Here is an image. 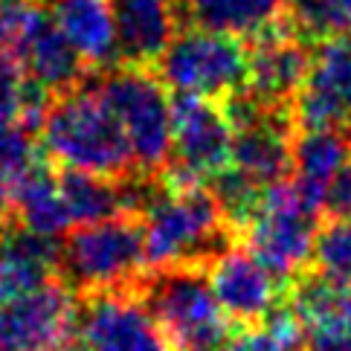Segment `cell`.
Here are the masks:
<instances>
[{
  "label": "cell",
  "mask_w": 351,
  "mask_h": 351,
  "mask_svg": "<svg viewBox=\"0 0 351 351\" xmlns=\"http://www.w3.org/2000/svg\"><path fill=\"white\" fill-rule=\"evenodd\" d=\"M44 6L90 70L119 64L117 21L110 0H44Z\"/></svg>",
  "instance_id": "cell-16"
},
{
  "label": "cell",
  "mask_w": 351,
  "mask_h": 351,
  "mask_svg": "<svg viewBox=\"0 0 351 351\" xmlns=\"http://www.w3.org/2000/svg\"><path fill=\"white\" fill-rule=\"evenodd\" d=\"M93 79L131 145L136 171L143 178H160L171 160L174 108L169 87L152 67L134 64L93 70Z\"/></svg>",
  "instance_id": "cell-5"
},
{
  "label": "cell",
  "mask_w": 351,
  "mask_h": 351,
  "mask_svg": "<svg viewBox=\"0 0 351 351\" xmlns=\"http://www.w3.org/2000/svg\"><path fill=\"white\" fill-rule=\"evenodd\" d=\"M140 221L152 270H209L221 253L238 244V232L204 183H180L160 174L140 209Z\"/></svg>",
  "instance_id": "cell-1"
},
{
  "label": "cell",
  "mask_w": 351,
  "mask_h": 351,
  "mask_svg": "<svg viewBox=\"0 0 351 351\" xmlns=\"http://www.w3.org/2000/svg\"><path fill=\"white\" fill-rule=\"evenodd\" d=\"M79 334V296L56 276L0 302V351H67Z\"/></svg>",
  "instance_id": "cell-10"
},
{
  "label": "cell",
  "mask_w": 351,
  "mask_h": 351,
  "mask_svg": "<svg viewBox=\"0 0 351 351\" xmlns=\"http://www.w3.org/2000/svg\"><path fill=\"white\" fill-rule=\"evenodd\" d=\"M305 334L293 311L282 305L279 311L258 325H247L232 334L227 351H302Z\"/></svg>",
  "instance_id": "cell-23"
},
{
  "label": "cell",
  "mask_w": 351,
  "mask_h": 351,
  "mask_svg": "<svg viewBox=\"0 0 351 351\" xmlns=\"http://www.w3.org/2000/svg\"><path fill=\"white\" fill-rule=\"evenodd\" d=\"M49 93L35 87L18 64V58H0V122H27L38 128Z\"/></svg>",
  "instance_id": "cell-22"
},
{
  "label": "cell",
  "mask_w": 351,
  "mask_h": 351,
  "mask_svg": "<svg viewBox=\"0 0 351 351\" xmlns=\"http://www.w3.org/2000/svg\"><path fill=\"white\" fill-rule=\"evenodd\" d=\"M311 270L351 285V218H328L313 238Z\"/></svg>",
  "instance_id": "cell-24"
},
{
  "label": "cell",
  "mask_w": 351,
  "mask_h": 351,
  "mask_svg": "<svg viewBox=\"0 0 351 351\" xmlns=\"http://www.w3.org/2000/svg\"><path fill=\"white\" fill-rule=\"evenodd\" d=\"M9 223L29 230L35 235L56 238V241H61L67 235V230L73 227L67 200H64V192H61L58 171L49 160H41L38 169L23 183Z\"/></svg>",
  "instance_id": "cell-18"
},
{
  "label": "cell",
  "mask_w": 351,
  "mask_h": 351,
  "mask_svg": "<svg viewBox=\"0 0 351 351\" xmlns=\"http://www.w3.org/2000/svg\"><path fill=\"white\" fill-rule=\"evenodd\" d=\"M206 276L235 328L265 322L285 305L287 287L244 244H232L227 253H221Z\"/></svg>",
  "instance_id": "cell-13"
},
{
  "label": "cell",
  "mask_w": 351,
  "mask_h": 351,
  "mask_svg": "<svg viewBox=\"0 0 351 351\" xmlns=\"http://www.w3.org/2000/svg\"><path fill=\"white\" fill-rule=\"evenodd\" d=\"M171 351H227L238 331L223 313L206 270L171 267L152 270L136 285Z\"/></svg>",
  "instance_id": "cell-3"
},
{
  "label": "cell",
  "mask_w": 351,
  "mask_h": 351,
  "mask_svg": "<svg viewBox=\"0 0 351 351\" xmlns=\"http://www.w3.org/2000/svg\"><path fill=\"white\" fill-rule=\"evenodd\" d=\"M0 235H3V223H0Z\"/></svg>",
  "instance_id": "cell-27"
},
{
  "label": "cell",
  "mask_w": 351,
  "mask_h": 351,
  "mask_svg": "<svg viewBox=\"0 0 351 351\" xmlns=\"http://www.w3.org/2000/svg\"><path fill=\"white\" fill-rule=\"evenodd\" d=\"M41 152L53 166L108 180L134 178L136 162L93 73L82 84L49 96L38 122Z\"/></svg>",
  "instance_id": "cell-2"
},
{
  "label": "cell",
  "mask_w": 351,
  "mask_h": 351,
  "mask_svg": "<svg viewBox=\"0 0 351 351\" xmlns=\"http://www.w3.org/2000/svg\"><path fill=\"white\" fill-rule=\"evenodd\" d=\"M319 212L308 206L291 180L276 183L261 197L253 221L241 232V244L265 265L285 287L311 270L313 238L319 230Z\"/></svg>",
  "instance_id": "cell-7"
},
{
  "label": "cell",
  "mask_w": 351,
  "mask_h": 351,
  "mask_svg": "<svg viewBox=\"0 0 351 351\" xmlns=\"http://www.w3.org/2000/svg\"><path fill=\"white\" fill-rule=\"evenodd\" d=\"M287 18L311 44L351 38V0H291Z\"/></svg>",
  "instance_id": "cell-21"
},
{
  "label": "cell",
  "mask_w": 351,
  "mask_h": 351,
  "mask_svg": "<svg viewBox=\"0 0 351 351\" xmlns=\"http://www.w3.org/2000/svg\"><path fill=\"white\" fill-rule=\"evenodd\" d=\"M145 232L136 215L82 223L61 238L58 276L79 296L102 291H136L148 273Z\"/></svg>",
  "instance_id": "cell-4"
},
{
  "label": "cell",
  "mask_w": 351,
  "mask_h": 351,
  "mask_svg": "<svg viewBox=\"0 0 351 351\" xmlns=\"http://www.w3.org/2000/svg\"><path fill=\"white\" fill-rule=\"evenodd\" d=\"M250 47V87L247 93L265 105L293 108L296 96L311 76L313 47L293 29L291 18L279 27L261 32L258 38L247 41Z\"/></svg>",
  "instance_id": "cell-12"
},
{
  "label": "cell",
  "mask_w": 351,
  "mask_h": 351,
  "mask_svg": "<svg viewBox=\"0 0 351 351\" xmlns=\"http://www.w3.org/2000/svg\"><path fill=\"white\" fill-rule=\"evenodd\" d=\"M171 160L166 178L209 186L232 169V122L221 102L195 96H174Z\"/></svg>",
  "instance_id": "cell-9"
},
{
  "label": "cell",
  "mask_w": 351,
  "mask_h": 351,
  "mask_svg": "<svg viewBox=\"0 0 351 351\" xmlns=\"http://www.w3.org/2000/svg\"><path fill=\"white\" fill-rule=\"evenodd\" d=\"M186 27L253 41L287 18L291 0H178Z\"/></svg>",
  "instance_id": "cell-17"
},
{
  "label": "cell",
  "mask_w": 351,
  "mask_h": 351,
  "mask_svg": "<svg viewBox=\"0 0 351 351\" xmlns=\"http://www.w3.org/2000/svg\"><path fill=\"white\" fill-rule=\"evenodd\" d=\"M67 351H84V348H82V346H70Z\"/></svg>",
  "instance_id": "cell-26"
},
{
  "label": "cell",
  "mask_w": 351,
  "mask_h": 351,
  "mask_svg": "<svg viewBox=\"0 0 351 351\" xmlns=\"http://www.w3.org/2000/svg\"><path fill=\"white\" fill-rule=\"evenodd\" d=\"M351 162V134L343 128H299L293 136L291 186L308 206L322 212L334 178Z\"/></svg>",
  "instance_id": "cell-15"
},
{
  "label": "cell",
  "mask_w": 351,
  "mask_h": 351,
  "mask_svg": "<svg viewBox=\"0 0 351 351\" xmlns=\"http://www.w3.org/2000/svg\"><path fill=\"white\" fill-rule=\"evenodd\" d=\"M119 64L154 67L180 29L178 0H110Z\"/></svg>",
  "instance_id": "cell-14"
},
{
  "label": "cell",
  "mask_w": 351,
  "mask_h": 351,
  "mask_svg": "<svg viewBox=\"0 0 351 351\" xmlns=\"http://www.w3.org/2000/svg\"><path fill=\"white\" fill-rule=\"evenodd\" d=\"M41 162V143L32 140V125L0 122V223L12 221V209Z\"/></svg>",
  "instance_id": "cell-20"
},
{
  "label": "cell",
  "mask_w": 351,
  "mask_h": 351,
  "mask_svg": "<svg viewBox=\"0 0 351 351\" xmlns=\"http://www.w3.org/2000/svg\"><path fill=\"white\" fill-rule=\"evenodd\" d=\"M232 122V169L253 180L258 189L291 180L293 169V108L265 105L250 93L223 102Z\"/></svg>",
  "instance_id": "cell-8"
},
{
  "label": "cell",
  "mask_w": 351,
  "mask_h": 351,
  "mask_svg": "<svg viewBox=\"0 0 351 351\" xmlns=\"http://www.w3.org/2000/svg\"><path fill=\"white\" fill-rule=\"evenodd\" d=\"M58 180L67 200L73 227L131 215L125 180H108V178H96V174H82L70 169L58 171Z\"/></svg>",
  "instance_id": "cell-19"
},
{
  "label": "cell",
  "mask_w": 351,
  "mask_h": 351,
  "mask_svg": "<svg viewBox=\"0 0 351 351\" xmlns=\"http://www.w3.org/2000/svg\"><path fill=\"white\" fill-rule=\"evenodd\" d=\"M76 337L84 351H171L136 291L82 296Z\"/></svg>",
  "instance_id": "cell-11"
},
{
  "label": "cell",
  "mask_w": 351,
  "mask_h": 351,
  "mask_svg": "<svg viewBox=\"0 0 351 351\" xmlns=\"http://www.w3.org/2000/svg\"><path fill=\"white\" fill-rule=\"evenodd\" d=\"M322 212H328V218H351V162L334 178Z\"/></svg>",
  "instance_id": "cell-25"
},
{
  "label": "cell",
  "mask_w": 351,
  "mask_h": 351,
  "mask_svg": "<svg viewBox=\"0 0 351 351\" xmlns=\"http://www.w3.org/2000/svg\"><path fill=\"white\" fill-rule=\"evenodd\" d=\"M174 96L230 102L250 87V47L235 35L186 27L152 67Z\"/></svg>",
  "instance_id": "cell-6"
}]
</instances>
